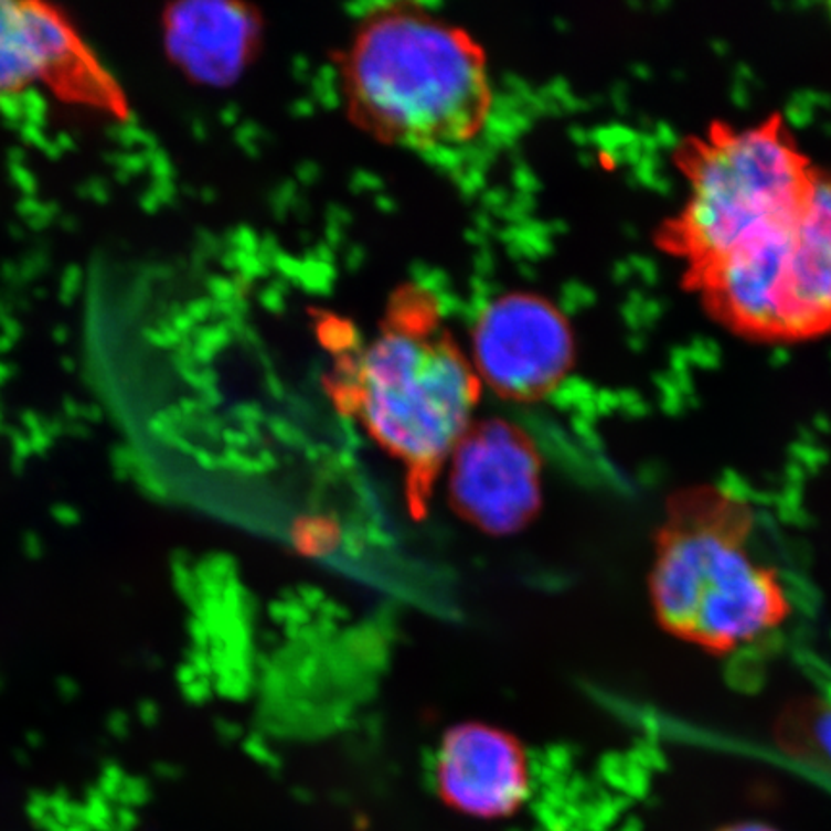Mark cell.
I'll list each match as a JSON object with an SVG mask.
<instances>
[{
	"label": "cell",
	"mask_w": 831,
	"mask_h": 831,
	"mask_svg": "<svg viewBox=\"0 0 831 831\" xmlns=\"http://www.w3.org/2000/svg\"><path fill=\"white\" fill-rule=\"evenodd\" d=\"M649 597L668 633L732 654L784 628L787 585L755 547V514L739 494L695 487L675 494L660 525Z\"/></svg>",
	"instance_id": "1"
},
{
	"label": "cell",
	"mask_w": 831,
	"mask_h": 831,
	"mask_svg": "<svg viewBox=\"0 0 831 831\" xmlns=\"http://www.w3.org/2000/svg\"><path fill=\"white\" fill-rule=\"evenodd\" d=\"M343 87L354 120L414 150L472 141L493 106L478 43L416 4L375 8L360 20L343 61Z\"/></svg>",
	"instance_id": "2"
},
{
	"label": "cell",
	"mask_w": 831,
	"mask_h": 831,
	"mask_svg": "<svg viewBox=\"0 0 831 831\" xmlns=\"http://www.w3.org/2000/svg\"><path fill=\"white\" fill-rule=\"evenodd\" d=\"M674 160L685 196L654 243L682 264V281L793 224L824 172L779 113L750 126L712 121L680 141Z\"/></svg>",
	"instance_id": "3"
},
{
	"label": "cell",
	"mask_w": 831,
	"mask_h": 831,
	"mask_svg": "<svg viewBox=\"0 0 831 831\" xmlns=\"http://www.w3.org/2000/svg\"><path fill=\"white\" fill-rule=\"evenodd\" d=\"M480 380L432 308L401 300L354 356L345 401L367 435L416 478L445 468L473 426Z\"/></svg>",
	"instance_id": "4"
},
{
	"label": "cell",
	"mask_w": 831,
	"mask_h": 831,
	"mask_svg": "<svg viewBox=\"0 0 831 831\" xmlns=\"http://www.w3.org/2000/svg\"><path fill=\"white\" fill-rule=\"evenodd\" d=\"M734 335L799 343L831 333V173L822 172L801 216L682 281Z\"/></svg>",
	"instance_id": "5"
},
{
	"label": "cell",
	"mask_w": 831,
	"mask_h": 831,
	"mask_svg": "<svg viewBox=\"0 0 831 831\" xmlns=\"http://www.w3.org/2000/svg\"><path fill=\"white\" fill-rule=\"evenodd\" d=\"M31 89L118 118L128 110L120 85L61 10L0 0V98Z\"/></svg>",
	"instance_id": "6"
},
{
	"label": "cell",
	"mask_w": 831,
	"mask_h": 831,
	"mask_svg": "<svg viewBox=\"0 0 831 831\" xmlns=\"http://www.w3.org/2000/svg\"><path fill=\"white\" fill-rule=\"evenodd\" d=\"M473 372L512 401L556 390L576 359L566 316L535 292H507L481 308L473 326Z\"/></svg>",
	"instance_id": "7"
},
{
	"label": "cell",
	"mask_w": 831,
	"mask_h": 831,
	"mask_svg": "<svg viewBox=\"0 0 831 831\" xmlns=\"http://www.w3.org/2000/svg\"><path fill=\"white\" fill-rule=\"evenodd\" d=\"M445 468L452 507L481 532H520L540 512V452L509 422H473Z\"/></svg>",
	"instance_id": "8"
},
{
	"label": "cell",
	"mask_w": 831,
	"mask_h": 831,
	"mask_svg": "<svg viewBox=\"0 0 831 831\" xmlns=\"http://www.w3.org/2000/svg\"><path fill=\"white\" fill-rule=\"evenodd\" d=\"M434 784L462 817L501 820L524 807L532 789L522 743L501 727L468 722L450 727L435 753Z\"/></svg>",
	"instance_id": "9"
},
{
	"label": "cell",
	"mask_w": 831,
	"mask_h": 831,
	"mask_svg": "<svg viewBox=\"0 0 831 831\" xmlns=\"http://www.w3.org/2000/svg\"><path fill=\"white\" fill-rule=\"evenodd\" d=\"M189 53L204 74L230 77L243 66L255 45L256 22L247 10L232 4H212L201 14L189 15Z\"/></svg>",
	"instance_id": "10"
},
{
	"label": "cell",
	"mask_w": 831,
	"mask_h": 831,
	"mask_svg": "<svg viewBox=\"0 0 831 831\" xmlns=\"http://www.w3.org/2000/svg\"><path fill=\"white\" fill-rule=\"evenodd\" d=\"M779 747L831 784V691L797 701L776 726Z\"/></svg>",
	"instance_id": "11"
},
{
	"label": "cell",
	"mask_w": 831,
	"mask_h": 831,
	"mask_svg": "<svg viewBox=\"0 0 831 831\" xmlns=\"http://www.w3.org/2000/svg\"><path fill=\"white\" fill-rule=\"evenodd\" d=\"M716 831H778L771 825L763 824V822H737V824L724 825L722 830Z\"/></svg>",
	"instance_id": "12"
}]
</instances>
